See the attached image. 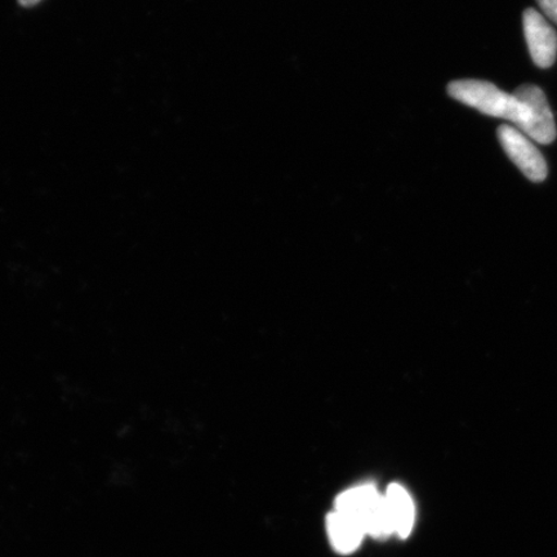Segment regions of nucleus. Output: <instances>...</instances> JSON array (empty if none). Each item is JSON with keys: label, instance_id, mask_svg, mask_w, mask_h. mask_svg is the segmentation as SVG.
Returning a JSON list of instances; mask_svg holds the SVG:
<instances>
[{"label": "nucleus", "instance_id": "4", "mask_svg": "<svg viewBox=\"0 0 557 557\" xmlns=\"http://www.w3.org/2000/svg\"><path fill=\"white\" fill-rule=\"evenodd\" d=\"M522 25L534 64L541 69L553 66L557 55V34L553 26L533 9L524 12Z\"/></svg>", "mask_w": 557, "mask_h": 557}, {"label": "nucleus", "instance_id": "3", "mask_svg": "<svg viewBox=\"0 0 557 557\" xmlns=\"http://www.w3.org/2000/svg\"><path fill=\"white\" fill-rule=\"evenodd\" d=\"M498 139L508 158L527 178L533 183H542L543 180H546L548 173L546 160L542 157L537 146L531 141V137L511 125H500Z\"/></svg>", "mask_w": 557, "mask_h": 557}, {"label": "nucleus", "instance_id": "2", "mask_svg": "<svg viewBox=\"0 0 557 557\" xmlns=\"http://www.w3.org/2000/svg\"><path fill=\"white\" fill-rule=\"evenodd\" d=\"M336 511L350 517L374 539H386L394 534L389 522L385 496L371 485L354 487L337 498Z\"/></svg>", "mask_w": 557, "mask_h": 557}, {"label": "nucleus", "instance_id": "6", "mask_svg": "<svg viewBox=\"0 0 557 557\" xmlns=\"http://www.w3.org/2000/svg\"><path fill=\"white\" fill-rule=\"evenodd\" d=\"M326 528L333 547L341 554L354 553L366 535L364 529L357 521L338 511L330 515Z\"/></svg>", "mask_w": 557, "mask_h": 557}, {"label": "nucleus", "instance_id": "1", "mask_svg": "<svg viewBox=\"0 0 557 557\" xmlns=\"http://www.w3.org/2000/svg\"><path fill=\"white\" fill-rule=\"evenodd\" d=\"M494 117L517 124V128L535 143L547 145L556 138L553 110L537 86H521L513 95L503 90Z\"/></svg>", "mask_w": 557, "mask_h": 557}, {"label": "nucleus", "instance_id": "7", "mask_svg": "<svg viewBox=\"0 0 557 557\" xmlns=\"http://www.w3.org/2000/svg\"><path fill=\"white\" fill-rule=\"evenodd\" d=\"M537 3L545 15L557 24V0H537Z\"/></svg>", "mask_w": 557, "mask_h": 557}, {"label": "nucleus", "instance_id": "8", "mask_svg": "<svg viewBox=\"0 0 557 557\" xmlns=\"http://www.w3.org/2000/svg\"><path fill=\"white\" fill-rule=\"evenodd\" d=\"M40 2H41V0H18L20 5H23V7H34Z\"/></svg>", "mask_w": 557, "mask_h": 557}, {"label": "nucleus", "instance_id": "5", "mask_svg": "<svg viewBox=\"0 0 557 557\" xmlns=\"http://www.w3.org/2000/svg\"><path fill=\"white\" fill-rule=\"evenodd\" d=\"M385 503L394 534L401 539L408 537L414 525V505L409 493L398 484L389 485Z\"/></svg>", "mask_w": 557, "mask_h": 557}]
</instances>
